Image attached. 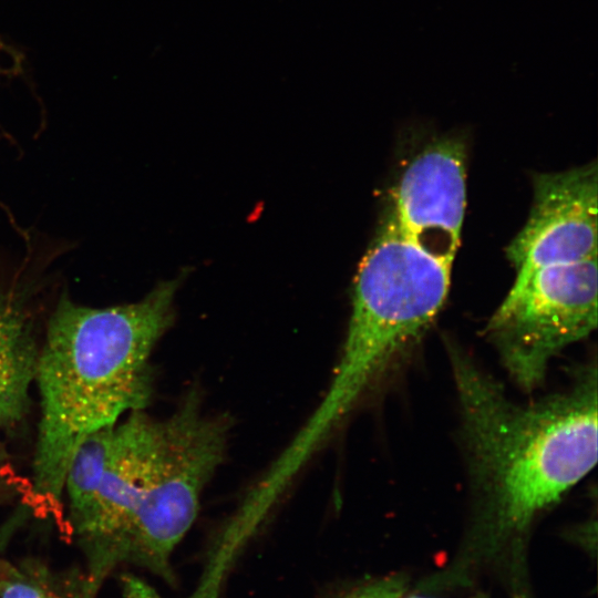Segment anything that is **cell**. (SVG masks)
Segmentation results:
<instances>
[{"label":"cell","instance_id":"obj_12","mask_svg":"<svg viewBox=\"0 0 598 598\" xmlns=\"http://www.w3.org/2000/svg\"><path fill=\"white\" fill-rule=\"evenodd\" d=\"M392 598H436L427 592L411 590L408 580L402 575H392ZM467 598H489L483 592L470 596Z\"/></svg>","mask_w":598,"mask_h":598},{"label":"cell","instance_id":"obj_9","mask_svg":"<svg viewBox=\"0 0 598 598\" xmlns=\"http://www.w3.org/2000/svg\"><path fill=\"white\" fill-rule=\"evenodd\" d=\"M465 203L464 145L443 138L425 146L408 164L389 214L409 240L452 266Z\"/></svg>","mask_w":598,"mask_h":598},{"label":"cell","instance_id":"obj_8","mask_svg":"<svg viewBox=\"0 0 598 598\" xmlns=\"http://www.w3.org/2000/svg\"><path fill=\"white\" fill-rule=\"evenodd\" d=\"M59 246L30 239L23 256H0V429L27 415L39 353L37 322L43 299L58 285L51 269Z\"/></svg>","mask_w":598,"mask_h":598},{"label":"cell","instance_id":"obj_5","mask_svg":"<svg viewBox=\"0 0 598 598\" xmlns=\"http://www.w3.org/2000/svg\"><path fill=\"white\" fill-rule=\"evenodd\" d=\"M166 423L165 442L131 524L122 564L172 582L171 555L193 525L202 493L224 461L230 425L226 416L208 414L190 392Z\"/></svg>","mask_w":598,"mask_h":598},{"label":"cell","instance_id":"obj_7","mask_svg":"<svg viewBox=\"0 0 598 598\" xmlns=\"http://www.w3.org/2000/svg\"><path fill=\"white\" fill-rule=\"evenodd\" d=\"M597 164L533 178L529 216L508 245L516 278L550 265L597 258Z\"/></svg>","mask_w":598,"mask_h":598},{"label":"cell","instance_id":"obj_2","mask_svg":"<svg viewBox=\"0 0 598 598\" xmlns=\"http://www.w3.org/2000/svg\"><path fill=\"white\" fill-rule=\"evenodd\" d=\"M178 285V278L163 281L136 302L103 308L60 291L33 379L40 420L31 491L41 505L61 506L69 463L87 435L150 403V360L173 322Z\"/></svg>","mask_w":598,"mask_h":598},{"label":"cell","instance_id":"obj_4","mask_svg":"<svg viewBox=\"0 0 598 598\" xmlns=\"http://www.w3.org/2000/svg\"><path fill=\"white\" fill-rule=\"evenodd\" d=\"M166 429V419L133 411L87 435L71 457L63 496L95 594L122 564L128 530L153 477Z\"/></svg>","mask_w":598,"mask_h":598},{"label":"cell","instance_id":"obj_3","mask_svg":"<svg viewBox=\"0 0 598 598\" xmlns=\"http://www.w3.org/2000/svg\"><path fill=\"white\" fill-rule=\"evenodd\" d=\"M451 265L409 240L390 214L363 257L341 355L299 443L317 448L443 307Z\"/></svg>","mask_w":598,"mask_h":598},{"label":"cell","instance_id":"obj_10","mask_svg":"<svg viewBox=\"0 0 598 598\" xmlns=\"http://www.w3.org/2000/svg\"><path fill=\"white\" fill-rule=\"evenodd\" d=\"M87 576L56 571L34 558H0V598H96Z\"/></svg>","mask_w":598,"mask_h":598},{"label":"cell","instance_id":"obj_11","mask_svg":"<svg viewBox=\"0 0 598 598\" xmlns=\"http://www.w3.org/2000/svg\"><path fill=\"white\" fill-rule=\"evenodd\" d=\"M339 598H392V576L358 586Z\"/></svg>","mask_w":598,"mask_h":598},{"label":"cell","instance_id":"obj_1","mask_svg":"<svg viewBox=\"0 0 598 598\" xmlns=\"http://www.w3.org/2000/svg\"><path fill=\"white\" fill-rule=\"evenodd\" d=\"M465 452L471 513L452 561L416 589L468 586L486 565L522 566L536 520L597 462V368L564 391L516 403L470 354L448 346Z\"/></svg>","mask_w":598,"mask_h":598},{"label":"cell","instance_id":"obj_13","mask_svg":"<svg viewBox=\"0 0 598 598\" xmlns=\"http://www.w3.org/2000/svg\"><path fill=\"white\" fill-rule=\"evenodd\" d=\"M14 485L12 484L9 461L0 443V501L13 496Z\"/></svg>","mask_w":598,"mask_h":598},{"label":"cell","instance_id":"obj_6","mask_svg":"<svg viewBox=\"0 0 598 598\" xmlns=\"http://www.w3.org/2000/svg\"><path fill=\"white\" fill-rule=\"evenodd\" d=\"M597 258L550 265L515 279L485 336L512 380L530 392L554 357L597 327Z\"/></svg>","mask_w":598,"mask_h":598}]
</instances>
